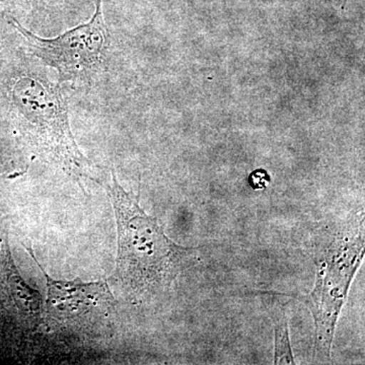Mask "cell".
Returning <instances> with one entry per match:
<instances>
[{
	"label": "cell",
	"instance_id": "277c9868",
	"mask_svg": "<svg viewBox=\"0 0 365 365\" xmlns=\"http://www.w3.org/2000/svg\"><path fill=\"white\" fill-rule=\"evenodd\" d=\"M364 255V232L351 241L336 242L319 264L314 289L304 299L316 326L314 357L330 359L336 324Z\"/></svg>",
	"mask_w": 365,
	"mask_h": 365
},
{
	"label": "cell",
	"instance_id": "52a82bcc",
	"mask_svg": "<svg viewBox=\"0 0 365 365\" xmlns=\"http://www.w3.org/2000/svg\"><path fill=\"white\" fill-rule=\"evenodd\" d=\"M275 364H295L289 341L287 317L282 313L275 321Z\"/></svg>",
	"mask_w": 365,
	"mask_h": 365
},
{
	"label": "cell",
	"instance_id": "8992f818",
	"mask_svg": "<svg viewBox=\"0 0 365 365\" xmlns=\"http://www.w3.org/2000/svg\"><path fill=\"white\" fill-rule=\"evenodd\" d=\"M11 256V252L6 245V274L9 292L21 316L26 319L29 323L36 326L40 322L43 311L42 297L37 290L29 287L28 283L21 278Z\"/></svg>",
	"mask_w": 365,
	"mask_h": 365
},
{
	"label": "cell",
	"instance_id": "3957f363",
	"mask_svg": "<svg viewBox=\"0 0 365 365\" xmlns=\"http://www.w3.org/2000/svg\"><path fill=\"white\" fill-rule=\"evenodd\" d=\"M6 19L23 36L31 54L56 71L59 83H90L107 71L111 34L103 14V0H96L90 21L55 38L39 37L11 14Z\"/></svg>",
	"mask_w": 365,
	"mask_h": 365
},
{
	"label": "cell",
	"instance_id": "9c48e42d",
	"mask_svg": "<svg viewBox=\"0 0 365 365\" xmlns=\"http://www.w3.org/2000/svg\"><path fill=\"white\" fill-rule=\"evenodd\" d=\"M6 177V173L2 172L1 167H0V178Z\"/></svg>",
	"mask_w": 365,
	"mask_h": 365
},
{
	"label": "cell",
	"instance_id": "6da1fadb",
	"mask_svg": "<svg viewBox=\"0 0 365 365\" xmlns=\"http://www.w3.org/2000/svg\"><path fill=\"white\" fill-rule=\"evenodd\" d=\"M107 190L115 210L118 256L114 278L132 297L170 287L188 249L178 246L155 217L146 215L138 196L125 191L111 170V181H98Z\"/></svg>",
	"mask_w": 365,
	"mask_h": 365
},
{
	"label": "cell",
	"instance_id": "7a4b0ae2",
	"mask_svg": "<svg viewBox=\"0 0 365 365\" xmlns=\"http://www.w3.org/2000/svg\"><path fill=\"white\" fill-rule=\"evenodd\" d=\"M7 93L19 128L36 155L76 181L97 182L93 165L72 133L68 105L59 83L41 69L21 67L9 79Z\"/></svg>",
	"mask_w": 365,
	"mask_h": 365
},
{
	"label": "cell",
	"instance_id": "5b68a950",
	"mask_svg": "<svg viewBox=\"0 0 365 365\" xmlns=\"http://www.w3.org/2000/svg\"><path fill=\"white\" fill-rule=\"evenodd\" d=\"M47 281L46 316L60 328L83 334L100 332L111 324L116 300L107 281L54 280L43 269L31 247L26 248Z\"/></svg>",
	"mask_w": 365,
	"mask_h": 365
},
{
	"label": "cell",
	"instance_id": "ba28073f",
	"mask_svg": "<svg viewBox=\"0 0 365 365\" xmlns=\"http://www.w3.org/2000/svg\"><path fill=\"white\" fill-rule=\"evenodd\" d=\"M28 6H30V9H36L38 6H39L41 0H26Z\"/></svg>",
	"mask_w": 365,
	"mask_h": 365
}]
</instances>
